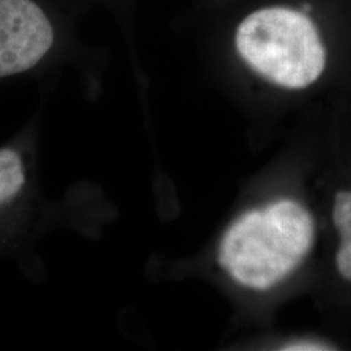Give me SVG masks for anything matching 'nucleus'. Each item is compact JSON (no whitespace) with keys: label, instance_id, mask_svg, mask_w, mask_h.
Returning a JSON list of instances; mask_svg holds the SVG:
<instances>
[{"label":"nucleus","instance_id":"39448f33","mask_svg":"<svg viewBox=\"0 0 351 351\" xmlns=\"http://www.w3.org/2000/svg\"><path fill=\"white\" fill-rule=\"evenodd\" d=\"M333 223L341 239L336 254V265L339 275L351 281V191H339L336 194Z\"/></svg>","mask_w":351,"mask_h":351},{"label":"nucleus","instance_id":"423d86ee","mask_svg":"<svg viewBox=\"0 0 351 351\" xmlns=\"http://www.w3.org/2000/svg\"><path fill=\"white\" fill-rule=\"evenodd\" d=\"M284 350H332V348H326V345L316 342H298L288 345Z\"/></svg>","mask_w":351,"mask_h":351},{"label":"nucleus","instance_id":"f257e3e1","mask_svg":"<svg viewBox=\"0 0 351 351\" xmlns=\"http://www.w3.org/2000/svg\"><path fill=\"white\" fill-rule=\"evenodd\" d=\"M314 219L298 202H275L229 228L219 262L241 285L265 290L290 275L314 245Z\"/></svg>","mask_w":351,"mask_h":351},{"label":"nucleus","instance_id":"7ed1b4c3","mask_svg":"<svg viewBox=\"0 0 351 351\" xmlns=\"http://www.w3.org/2000/svg\"><path fill=\"white\" fill-rule=\"evenodd\" d=\"M53 43V25L38 3L0 0V78L33 69Z\"/></svg>","mask_w":351,"mask_h":351},{"label":"nucleus","instance_id":"20e7f679","mask_svg":"<svg viewBox=\"0 0 351 351\" xmlns=\"http://www.w3.org/2000/svg\"><path fill=\"white\" fill-rule=\"evenodd\" d=\"M26 184L27 172L23 154L13 147L0 149V213L24 194Z\"/></svg>","mask_w":351,"mask_h":351},{"label":"nucleus","instance_id":"f03ea898","mask_svg":"<svg viewBox=\"0 0 351 351\" xmlns=\"http://www.w3.org/2000/svg\"><path fill=\"white\" fill-rule=\"evenodd\" d=\"M236 46L255 72L284 88H307L326 68V49L314 23L288 8L251 13L239 26Z\"/></svg>","mask_w":351,"mask_h":351}]
</instances>
